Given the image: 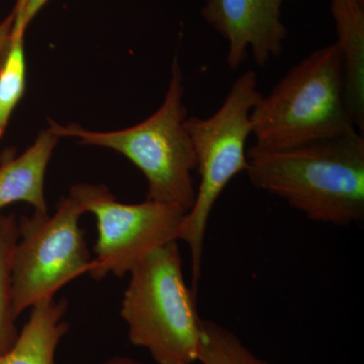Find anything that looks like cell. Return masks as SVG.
I'll return each mask as SVG.
<instances>
[{
	"mask_svg": "<svg viewBox=\"0 0 364 364\" xmlns=\"http://www.w3.org/2000/svg\"><path fill=\"white\" fill-rule=\"evenodd\" d=\"M249 181L314 222L348 227L364 220V136L282 150H247Z\"/></svg>",
	"mask_w": 364,
	"mask_h": 364,
	"instance_id": "1",
	"label": "cell"
},
{
	"mask_svg": "<svg viewBox=\"0 0 364 364\" xmlns=\"http://www.w3.org/2000/svg\"><path fill=\"white\" fill-rule=\"evenodd\" d=\"M254 147L282 150L358 132L347 111L343 68L333 43L299 62L250 116Z\"/></svg>",
	"mask_w": 364,
	"mask_h": 364,
	"instance_id": "2",
	"label": "cell"
},
{
	"mask_svg": "<svg viewBox=\"0 0 364 364\" xmlns=\"http://www.w3.org/2000/svg\"><path fill=\"white\" fill-rule=\"evenodd\" d=\"M183 97V74L176 57L161 107L145 121L124 130L95 132L51 119L48 129L59 138L73 136L82 145L107 148L124 155L146 177V200L176 205L188 213L196 200L193 173L196 158L186 128L188 112Z\"/></svg>",
	"mask_w": 364,
	"mask_h": 364,
	"instance_id": "3",
	"label": "cell"
},
{
	"mask_svg": "<svg viewBox=\"0 0 364 364\" xmlns=\"http://www.w3.org/2000/svg\"><path fill=\"white\" fill-rule=\"evenodd\" d=\"M129 274L121 316L131 343L157 364L198 363L203 320L184 277L178 241L155 249Z\"/></svg>",
	"mask_w": 364,
	"mask_h": 364,
	"instance_id": "4",
	"label": "cell"
},
{
	"mask_svg": "<svg viewBox=\"0 0 364 364\" xmlns=\"http://www.w3.org/2000/svg\"><path fill=\"white\" fill-rule=\"evenodd\" d=\"M262 97L255 72L248 70L234 81L215 114L208 117H186L200 176L195 203L184 217L178 241L188 245L191 259L193 289L202 277L208 221L215 203L235 177L247 168V142L252 135L250 116Z\"/></svg>",
	"mask_w": 364,
	"mask_h": 364,
	"instance_id": "5",
	"label": "cell"
},
{
	"mask_svg": "<svg viewBox=\"0 0 364 364\" xmlns=\"http://www.w3.org/2000/svg\"><path fill=\"white\" fill-rule=\"evenodd\" d=\"M85 214L71 196L62 198L52 215L33 212L18 220L20 238L11 269V312L55 298L60 289L88 273L91 259L79 220Z\"/></svg>",
	"mask_w": 364,
	"mask_h": 364,
	"instance_id": "6",
	"label": "cell"
},
{
	"mask_svg": "<svg viewBox=\"0 0 364 364\" xmlns=\"http://www.w3.org/2000/svg\"><path fill=\"white\" fill-rule=\"evenodd\" d=\"M85 213L95 215L97 240L90 274L100 280L107 275L129 274L155 249L178 241L188 213L176 205L146 200L123 203L102 184H75L69 191Z\"/></svg>",
	"mask_w": 364,
	"mask_h": 364,
	"instance_id": "7",
	"label": "cell"
},
{
	"mask_svg": "<svg viewBox=\"0 0 364 364\" xmlns=\"http://www.w3.org/2000/svg\"><path fill=\"white\" fill-rule=\"evenodd\" d=\"M286 1L294 0H205L200 13L227 41L230 69L240 68L249 51L261 68L282 55L287 36L282 20Z\"/></svg>",
	"mask_w": 364,
	"mask_h": 364,
	"instance_id": "8",
	"label": "cell"
},
{
	"mask_svg": "<svg viewBox=\"0 0 364 364\" xmlns=\"http://www.w3.org/2000/svg\"><path fill=\"white\" fill-rule=\"evenodd\" d=\"M330 11L341 54L345 104L364 136V0H330Z\"/></svg>",
	"mask_w": 364,
	"mask_h": 364,
	"instance_id": "9",
	"label": "cell"
},
{
	"mask_svg": "<svg viewBox=\"0 0 364 364\" xmlns=\"http://www.w3.org/2000/svg\"><path fill=\"white\" fill-rule=\"evenodd\" d=\"M59 136L49 129L41 132L33 145L20 156L4 154L0 164V210L14 203H28L35 212L48 214L45 176Z\"/></svg>",
	"mask_w": 364,
	"mask_h": 364,
	"instance_id": "10",
	"label": "cell"
},
{
	"mask_svg": "<svg viewBox=\"0 0 364 364\" xmlns=\"http://www.w3.org/2000/svg\"><path fill=\"white\" fill-rule=\"evenodd\" d=\"M31 309L13 346L0 355V364H57V348L69 330L63 320L68 303L65 299H47Z\"/></svg>",
	"mask_w": 364,
	"mask_h": 364,
	"instance_id": "11",
	"label": "cell"
},
{
	"mask_svg": "<svg viewBox=\"0 0 364 364\" xmlns=\"http://www.w3.org/2000/svg\"><path fill=\"white\" fill-rule=\"evenodd\" d=\"M26 32L25 26L14 21L11 38L0 56V139L26 90Z\"/></svg>",
	"mask_w": 364,
	"mask_h": 364,
	"instance_id": "12",
	"label": "cell"
},
{
	"mask_svg": "<svg viewBox=\"0 0 364 364\" xmlns=\"http://www.w3.org/2000/svg\"><path fill=\"white\" fill-rule=\"evenodd\" d=\"M18 238L16 215H0V355L13 346L18 334L11 312V269Z\"/></svg>",
	"mask_w": 364,
	"mask_h": 364,
	"instance_id": "13",
	"label": "cell"
},
{
	"mask_svg": "<svg viewBox=\"0 0 364 364\" xmlns=\"http://www.w3.org/2000/svg\"><path fill=\"white\" fill-rule=\"evenodd\" d=\"M200 364H270L256 356L242 340L226 327L203 320Z\"/></svg>",
	"mask_w": 364,
	"mask_h": 364,
	"instance_id": "14",
	"label": "cell"
},
{
	"mask_svg": "<svg viewBox=\"0 0 364 364\" xmlns=\"http://www.w3.org/2000/svg\"><path fill=\"white\" fill-rule=\"evenodd\" d=\"M50 0H16L14 9V18L28 28L41 9Z\"/></svg>",
	"mask_w": 364,
	"mask_h": 364,
	"instance_id": "15",
	"label": "cell"
},
{
	"mask_svg": "<svg viewBox=\"0 0 364 364\" xmlns=\"http://www.w3.org/2000/svg\"><path fill=\"white\" fill-rule=\"evenodd\" d=\"M14 21V13L11 11L9 16L0 23V56L4 52V48L9 43L11 38V30H13Z\"/></svg>",
	"mask_w": 364,
	"mask_h": 364,
	"instance_id": "16",
	"label": "cell"
},
{
	"mask_svg": "<svg viewBox=\"0 0 364 364\" xmlns=\"http://www.w3.org/2000/svg\"><path fill=\"white\" fill-rule=\"evenodd\" d=\"M100 364H146L128 356H114Z\"/></svg>",
	"mask_w": 364,
	"mask_h": 364,
	"instance_id": "17",
	"label": "cell"
},
{
	"mask_svg": "<svg viewBox=\"0 0 364 364\" xmlns=\"http://www.w3.org/2000/svg\"><path fill=\"white\" fill-rule=\"evenodd\" d=\"M2 160H4V154L0 155V164H1Z\"/></svg>",
	"mask_w": 364,
	"mask_h": 364,
	"instance_id": "18",
	"label": "cell"
}]
</instances>
